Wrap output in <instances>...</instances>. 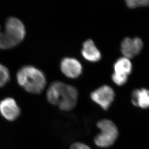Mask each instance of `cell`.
<instances>
[{
    "mask_svg": "<svg viewBox=\"0 0 149 149\" xmlns=\"http://www.w3.org/2000/svg\"><path fill=\"white\" fill-rule=\"evenodd\" d=\"M26 36V29L22 22L15 17L8 18L1 31V49H8L19 44Z\"/></svg>",
    "mask_w": 149,
    "mask_h": 149,
    "instance_id": "cell-3",
    "label": "cell"
},
{
    "mask_svg": "<svg viewBox=\"0 0 149 149\" xmlns=\"http://www.w3.org/2000/svg\"><path fill=\"white\" fill-rule=\"evenodd\" d=\"M97 126L100 130L94 138V142L100 148H108L116 142L119 131L116 124L109 119H102L97 123Z\"/></svg>",
    "mask_w": 149,
    "mask_h": 149,
    "instance_id": "cell-4",
    "label": "cell"
},
{
    "mask_svg": "<svg viewBox=\"0 0 149 149\" xmlns=\"http://www.w3.org/2000/svg\"><path fill=\"white\" fill-rule=\"evenodd\" d=\"M111 79L113 82L116 85L119 86H123L127 83L128 79V76L113 73L111 76Z\"/></svg>",
    "mask_w": 149,
    "mask_h": 149,
    "instance_id": "cell-14",
    "label": "cell"
},
{
    "mask_svg": "<svg viewBox=\"0 0 149 149\" xmlns=\"http://www.w3.org/2000/svg\"><path fill=\"white\" fill-rule=\"evenodd\" d=\"M1 26L0 25V46H1Z\"/></svg>",
    "mask_w": 149,
    "mask_h": 149,
    "instance_id": "cell-16",
    "label": "cell"
},
{
    "mask_svg": "<svg viewBox=\"0 0 149 149\" xmlns=\"http://www.w3.org/2000/svg\"><path fill=\"white\" fill-rule=\"evenodd\" d=\"M81 53L83 57L90 62H97L101 59V55L92 40H87L83 45Z\"/></svg>",
    "mask_w": 149,
    "mask_h": 149,
    "instance_id": "cell-9",
    "label": "cell"
},
{
    "mask_svg": "<svg viewBox=\"0 0 149 149\" xmlns=\"http://www.w3.org/2000/svg\"><path fill=\"white\" fill-rule=\"evenodd\" d=\"M0 113L6 120L14 121L20 116V109L14 99L7 97L0 101Z\"/></svg>",
    "mask_w": 149,
    "mask_h": 149,
    "instance_id": "cell-7",
    "label": "cell"
},
{
    "mask_svg": "<svg viewBox=\"0 0 149 149\" xmlns=\"http://www.w3.org/2000/svg\"><path fill=\"white\" fill-rule=\"evenodd\" d=\"M70 149H91V148L81 142H75L70 146Z\"/></svg>",
    "mask_w": 149,
    "mask_h": 149,
    "instance_id": "cell-15",
    "label": "cell"
},
{
    "mask_svg": "<svg viewBox=\"0 0 149 149\" xmlns=\"http://www.w3.org/2000/svg\"><path fill=\"white\" fill-rule=\"evenodd\" d=\"M131 101L134 105L140 108H149V90L147 89H136L131 95Z\"/></svg>",
    "mask_w": 149,
    "mask_h": 149,
    "instance_id": "cell-10",
    "label": "cell"
},
{
    "mask_svg": "<svg viewBox=\"0 0 149 149\" xmlns=\"http://www.w3.org/2000/svg\"><path fill=\"white\" fill-rule=\"evenodd\" d=\"M90 97L103 110L107 111L114 101L115 93L111 87L104 85L92 92L90 95Z\"/></svg>",
    "mask_w": 149,
    "mask_h": 149,
    "instance_id": "cell-5",
    "label": "cell"
},
{
    "mask_svg": "<svg viewBox=\"0 0 149 149\" xmlns=\"http://www.w3.org/2000/svg\"><path fill=\"white\" fill-rule=\"evenodd\" d=\"M17 82L29 93L38 94L44 90L47 84L45 75L39 69L32 66H25L18 70Z\"/></svg>",
    "mask_w": 149,
    "mask_h": 149,
    "instance_id": "cell-2",
    "label": "cell"
},
{
    "mask_svg": "<svg viewBox=\"0 0 149 149\" xmlns=\"http://www.w3.org/2000/svg\"><path fill=\"white\" fill-rule=\"evenodd\" d=\"M127 6L130 8L149 6V0H128L126 1Z\"/></svg>",
    "mask_w": 149,
    "mask_h": 149,
    "instance_id": "cell-13",
    "label": "cell"
},
{
    "mask_svg": "<svg viewBox=\"0 0 149 149\" xmlns=\"http://www.w3.org/2000/svg\"><path fill=\"white\" fill-rule=\"evenodd\" d=\"M78 97V93L75 87L60 81L52 83L47 91L48 102L63 111H70L74 108Z\"/></svg>",
    "mask_w": 149,
    "mask_h": 149,
    "instance_id": "cell-1",
    "label": "cell"
},
{
    "mask_svg": "<svg viewBox=\"0 0 149 149\" xmlns=\"http://www.w3.org/2000/svg\"><path fill=\"white\" fill-rule=\"evenodd\" d=\"M143 46V42L139 38H125L121 42V52L124 57L130 59L139 55L142 50Z\"/></svg>",
    "mask_w": 149,
    "mask_h": 149,
    "instance_id": "cell-6",
    "label": "cell"
},
{
    "mask_svg": "<svg viewBox=\"0 0 149 149\" xmlns=\"http://www.w3.org/2000/svg\"><path fill=\"white\" fill-rule=\"evenodd\" d=\"M61 69L65 76L72 79L78 77L82 72V65L74 58H65L62 59Z\"/></svg>",
    "mask_w": 149,
    "mask_h": 149,
    "instance_id": "cell-8",
    "label": "cell"
},
{
    "mask_svg": "<svg viewBox=\"0 0 149 149\" xmlns=\"http://www.w3.org/2000/svg\"><path fill=\"white\" fill-rule=\"evenodd\" d=\"M10 72L4 65L0 63V87H3L10 80Z\"/></svg>",
    "mask_w": 149,
    "mask_h": 149,
    "instance_id": "cell-12",
    "label": "cell"
},
{
    "mask_svg": "<svg viewBox=\"0 0 149 149\" xmlns=\"http://www.w3.org/2000/svg\"><path fill=\"white\" fill-rule=\"evenodd\" d=\"M114 73L128 76L132 70V65L130 59L125 57L120 58L114 64Z\"/></svg>",
    "mask_w": 149,
    "mask_h": 149,
    "instance_id": "cell-11",
    "label": "cell"
}]
</instances>
